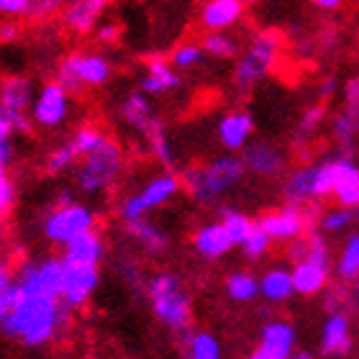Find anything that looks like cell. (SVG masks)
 <instances>
[{
  "label": "cell",
  "instance_id": "6da1fadb",
  "mask_svg": "<svg viewBox=\"0 0 359 359\" xmlns=\"http://www.w3.org/2000/svg\"><path fill=\"white\" fill-rule=\"evenodd\" d=\"M69 313L60 298L44 292H29L15 287L13 303L6 318L0 321V334L29 349H41L65 334L69 326Z\"/></svg>",
  "mask_w": 359,
  "mask_h": 359
},
{
  "label": "cell",
  "instance_id": "7a4b0ae2",
  "mask_svg": "<svg viewBox=\"0 0 359 359\" xmlns=\"http://www.w3.org/2000/svg\"><path fill=\"white\" fill-rule=\"evenodd\" d=\"M244 175H247V170L241 165V157L221 154V157H213L208 162H203V165H190L185 172L180 175V182H182V190L195 203L213 205L224 195L231 193Z\"/></svg>",
  "mask_w": 359,
  "mask_h": 359
},
{
  "label": "cell",
  "instance_id": "3957f363",
  "mask_svg": "<svg viewBox=\"0 0 359 359\" xmlns=\"http://www.w3.org/2000/svg\"><path fill=\"white\" fill-rule=\"evenodd\" d=\"M147 298H149L151 313L167 331L187 337L193 326V300L187 292L185 283L175 272H157L144 285Z\"/></svg>",
  "mask_w": 359,
  "mask_h": 359
},
{
  "label": "cell",
  "instance_id": "277c9868",
  "mask_svg": "<svg viewBox=\"0 0 359 359\" xmlns=\"http://www.w3.org/2000/svg\"><path fill=\"white\" fill-rule=\"evenodd\" d=\"M97 216L88 203L75 201L69 190H62L60 198L41 218V236H44L52 247H67L69 241L83 236L88 231H95Z\"/></svg>",
  "mask_w": 359,
  "mask_h": 359
},
{
  "label": "cell",
  "instance_id": "5b68a950",
  "mask_svg": "<svg viewBox=\"0 0 359 359\" xmlns=\"http://www.w3.org/2000/svg\"><path fill=\"white\" fill-rule=\"evenodd\" d=\"M118 113H121V118L126 121L136 134L144 136V142L149 144L151 154H154L162 165L165 167L175 165L172 142H170V136H167V131H165V123L157 118L154 105H151V100L144 95L142 90H131V93H126L118 105Z\"/></svg>",
  "mask_w": 359,
  "mask_h": 359
},
{
  "label": "cell",
  "instance_id": "8992f818",
  "mask_svg": "<svg viewBox=\"0 0 359 359\" xmlns=\"http://www.w3.org/2000/svg\"><path fill=\"white\" fill-rule=\"evenodd\" d=\"M280 52H283V34L280 31H257L252 41H249L247 52L241 54L236 67H233V88H236V93L247 95L257 83H262L264 77L272 72L277 60H280Z\"/></svg>",
  "mask_w": 359,
  "mask_h": 359
},
{
  "label": "cell",
  "instance_id": "52a82bcc",
  "mask_svg": "<svg viewBox=\"0 0 359 359\" xmlns=\"http://www.w3.org/2000/svg\"><path fill=\"white\" fill-rule=\"evenodd\" d=\"M123 172V149L116 139H105L95 151L85 154L75 167V185L83 195L108 193Z\"/></svg>",
  "mask_w": 359,
  "mask_h": 359
},
{
  "label": "cell",
  "instance_id": "ba28073f",
  "mask_svg": "<svg viewBox=\"0 0 359 359\" xmlns=\"http://www.w3.org/2000/svg\"><path fill=\"white\" fill-rule=\"evenodd\" d=\"M113 65L100 52H72L60 62L57 67V83L72 93H80L85 88H103L111 83Z\"/></svg>",
  "mask_w": 359,
  "mask_h": 359
},
{
  "label": "cell",
  "instance_id": "9c48e42d",
  "mask_svg": "<svg viewBox=\"0 0 359 359\" xmlns=\"http://www.w3.org/2000/svg\"><path fill=\"white\" fill-rule=\"evenodd\" d=\"M331 180H334V157L298 167L283 182L285 201L287 205H300V208L316 201H326L331 198Z\"/></svg>",
  "mask_w": 359,
  "mask_h": 359
},
{
  "label": "cell",
  "instance_id": "30bf717a",
  "mask_svg": "<svg viewBox=\"0 0 359 359\" xmlns=\"http://www.w3.org/2000/svg\"><path fill=\"white\" fill-rule=\"evenodd\" d=\"M180 190H182V182H180V175L175 172H159L157 177L147 180L136 193L126 195L118 205V216L123 224H134V221H142V218L149 216V210L162 208L167 203L177 198Z\"/></svg>",
  "mask_w": 359,
  "mask_h": 359
},
{
  "label": "cell",
  "instance_id": "8fae6325",
  "mask_svg": "<svg viewBox=\"0 0 359 359\" xmlns=\"http://www.w3.org/2000/svg\"><path fill=\"white\" fill-rule=\"evenodd\" d=\"M69 113H72V95L57 80H49L36 90L29 118L31 126L44 128V131H57L69 121Z\"/></svg>",
  "mask_w": 359,
  "mask_h": 359
},
{
  "label": "cell",
  "instance_id": "7c38bea8",
  "mask_svg": "<svg viewBox=\"0 0 359 359\" xmlns=\"http://www.w3.org/2000/svg\"><path fill=\"white\" fill-rule=\"evenodd\" d=\"M62 257H41V259H26L15 269V287L29 292H44L60 298L62 290Z\"/></svg>",
  "mask_w": 359,
  "mask_h": 359
},
{
  "label": "cell",
  "instance_id": "4fadbf2b",
  "mask_svg": "<svg viewBox=\"0 0 359 359\" xmlns=\"http://www.w3.org/2000/svg\"><path fill=\"white\" fill-rule=\"evenodd\" d=\"M308 221H311V213L306 210V205H287L285 203L283 208L267 210L262 213V218L257 221V226L264 231L272 244H290V241L300 239L308 233Z\"/></svg>",
  "mask_w": 359,
  "mask_h": 359
},
{
  "label": "cell",
  "instance_id": "5bb4252c",
  "mask_svg": "<svg viewBox=\"0 0 359 359\" xmlns=\"http://www.w3.org/2000/svg\"><path fill=\"white\" fill-rule=\"evenodd\" d=\"M65 264L62 272V290L60 300L65 303L67 311H77L90 303V298L95 295L97 285H100V267H83V264Z\"/></svg>",
  "mask_w": 359,
  "mask_h": 359
},
{
  "label": "cell",
  "instance_id": "9a60e30c",
  "mask_svg": "<svg viewBox=\"0 0 359 359\" xmlns=\"http://www.w3.org/2000/svg\"><path fill=\"white\" fill-rule=\"evenodd\" d=\"M241 165L244 170L259 177H277L283 175L285 165H287V154L283 147L269 139H252V142L241 149Z\"/></svg>",
  "mask_w": 359,
  "mask_h": 359
},
{
  "label": "cell",
  "instance_id": "2e32d148",
  "mask_svg": "<svg viewBox=\"0 0 359 359\" xmlns=\"http://www.w3.org/2000/svg\"><path fill=\"white\" fill-rule=\"evenodd\" d=\"M257 349L267 354L269 359H290L298 352V331L285 318L262 323L259 337H257Z\"/></svg>",
  "mask_w": 359,
  "mask_h": 359
},
{
  "label": "cell",
  "instance_id": "e0dca14e",
  "mask_svg": "<svg viewBox=\"0 0 359 359\" xmlns=\"http://www.w3.org/2000/svg\"><path fill=\"white\" fill-rule=\"evenodd\" d=\"M105 8H108L105 0H75V3H67L60 11L62 26L69 34H75V36H88L103 23Z\"/></svg>",
  "mask_w": 359,
  "mask_h": 359
},
{
  "label": "cell",
  "instance_id": "ac0fdd59",
  "mask_svg": "<svg viewBox=\"0 0 359 359\" xmlns=\"http://www.w3.org/2000/svg\"><path fill=\"white\" fill-rule=\"evenodd\" d=\"M331 198L337 201V208L346 210H354V205L359 203V165L346 154L334 157Z\"/></svg>",
  "mask_w": 359,
  "mask_h": 359
},
{
  "label": "cell",
  "instance_id": "d6986e66",
  "mask_svg": "<svg viewBox=\"0 0 359 359\" xmlns=\"http://www.w3.org/2000/svg\"><path fill=\"white\" fill-rule=\"evenodd\" d=\"M218 144L226 151H241L255 136V116L249 111H229L216 123Z\"/></svg>",
  "mask_w": 359,
  "mask_h": 359
},
{
  "label": "cell",
  "instance_id": "ffe728a7",
  "mask_svg": "<svg viewBox=\"0 0 359 359\" xmlns=\"http://www.w3.org/2000/svg\"><path fill=\"white\" fill-rule=\"evenodd\" d=\"M290 277H292V292L295 295L313 298L318 292L329 290L331 264H318V262H311V259H303V262H295L290 267Z\"/></svg>",
  "mask_w": 359,
  "mask_h": 359
},
{
  "label": "cell",
  "instance_id": "44dd1931",
  "mask_svg": "<svg viewBox=\"0 0 359 359\" xmlns=\"http://www.w3.org/2000/svg\"><path fill=\"white\" fill-rule=\"evenodd\" d=\"M321 352L326 357H346L352 352V321L346 313H329L321 323Z\"/></svg>",
  "mask_w": 359,
  "mask_h": 359
},
{
  "label": "cell",
  "instance_id": "7402d4cb",
  "mask_svg": "<svg viewBox=\"0 0 359 359\" xmlns=\"http://www.w3.org/2000/svg\"><path fill=\"white\" fill-rule=\"evenodd\" d=\"M180 85H182V77L170 65V60L159 57V54H151L147 60V72H144L142 83H139L144 95H167V93L177 90Z\"/></svg>",
  "mask_w": 359,
  "mask_h": 359
},
{
  "label": "cell",
  "instance_id": "603a6c76",
  "mask_svg": "<svg viewBox=\"0 0 359 359\" xmlns=\"http://www.w3.org/2000/svg\"><path fill=\"white\" fill-rule=\"evenodd\" d=\"M241 15H244L241 0H208L198 11V23L201 29H205V34H216L231 29L233 23L241 21Z\"/></svg>",
  "mask_w": 359,
  "mask_h": 359
},
{
  "label": "cell",
  "instance_id": "cb8c5ba5",
  "mask_svg": "<svg viewBox=\"0 0 359 359\" xmlns=\"http://www.w3.org/2000/svg\"><path fill=\"white\" fill-rule=\"evenodd\" d=\"M193 249L198 257L216 262V259H224L231 252L233 244L229 239V233L224 231V226L218 221H210V224L198 226L193 231Z\"/></svg>",
  "mask_w": 359,
  "mask_h": 359
},
{
  "label": "cell",
  "instance_id": "d4e9b609",
  "mask_svg": "<svg viewBox=\"0 0 359 359\" xmlns=\"http://www.w3.org/2000/svg\"><path fill=\"white\" fill-rule=\"evenodd\" d=\"M105 257V239L103 233L88 231L83 236H77L75 241H69L67 247L62 249V259L67 264H83V267H100Z\"/></svg>",
  "mask_w": 359,
  "mask_h": 359
},
{
  "label": "cell",
  "instance_id": "484cf974",
  "mask_svg": "<svg viewBox=\"0 0 359 359\" xmlns=\"http://www.w3.org/2000/svg\"><path fill=\"white\" fill-rule=\"evenodd\" d=\"M36 88L26 75H6L0 77V105L15 113H29L34 103Z\"/></svg>",
  "mask_w": 359,
  "mask_h": 359
},
{
  "label": "cell",
  "instance_id": "4316f807",
  "mask_svg": "<svg viewBox=\"0 0 359 359\" xmlns=\"http://www.w3.org/2000/svg\"><path fill=\"white\" fill-rule=\"evenodd\" d=\"M295 292H292V277H290V267H283V264H277V267H269L262 272L259 277V298H264L267 303H285V300H290Z\"/></svg>",
  "mask_w": 359,
  "mask_h": 359
},
{
  "label": "cell",
  "instance_id": "83f0119b",
  "mask_svg": "<svg viewBox=\"0 0 359 359\" xmlns=\"http://www.w3.org/2000/svg\"><path fill=\"white\" fill-rule=\"evenodd\" d=\"M123 229H126L128 236L151 257L165 255L167 247H170V236H167L157 224H151L149 218H142V221H134V224H123Z\"/></svg>",
  "mask_w": 359,
  "mask_h": 359
},
{
  "label": "cell",
  "instance_id": "f1b7e54d",
  "mask_svg": "<svg viewBox=\"0 0 359 359\" xmlns=\"http://www.w3.org/2000/svg\"><path fill=\"white\" fill-rule=\"evenodd\" d=\"M185 359H224V346L213 331H190L185 339Z\"/></svg>",
  "mask_w": 359,
  "mask_h": 359
},
{
  "label": "cell",
  "instance_id": "f546056e",
  "mask_svg": "<svg viewBox=\"0 0 359 359\" xmlns=\"http://www.w3.org/2000/svg\"><path fill=\"white\" fill-rule=\"evenodd\" d=\"M226 295L233 303H252L259 298V277L249 269H236L226 277Z\"/></svg>",
  "mask_w": 359,
  "mask_h": 359
},
{
  "label": "cell",
  "instance_id": "4dcf8cb0",
  "mask_svg": "<svg viewBox=\"0 0 359 359\" xmlns=\"http://www.w3.org/2000/svg\"><path fill=\"white\" fill-rule=\"evenodd\" d=\"M337 275L341 283H357L359 280V231L346 233L344 244L339 249Z\"/></svg>",
  "mask_w": 359,
  "mask_h": 359
},
{
  "label": "cell",
  "instance_id": "1f68e13d",
  "mask_svg": "<svg viewBox=\"0 0 359 359\" xmlns=\"http://www.w3.org/2000/svg\"><path fill=\"white\" fill-rule=\"evenodd\" d=\"M331 136L344 149H352L359 139V108H344L331 118Z\"/></svg>",
  "mask_w": 359,
  "mask_h": 359
},
{
  "label": "cell",
  "instance_id": "d6a6232c",
  "mask_svg": "<svg viewBox=\"0 0 359 359\" xmlns=\"http://www.w3.org/2000/svg\"><path fill=\"white\" fill-rule=\"evenodd\" d=\"M218 224L224 226V231L229 233V239H231L233 247H241V244H244V239H247L249 233L255 231L257 221H255V218H249L244 210L224 208V210H221V218H218Z\"/></svg>",
  "mask_w": 359,
  "mask_h": 359
},
{
  "label": "cell",
  "instance_id": "836d02e7",
  "mask_svg": "<svg viewBox=\"0 0 359 359\" xmlns=\"http://www.w3.org/2000/svg\"><path fill=\"white\" fill-rule=\"evenodd\" d=\"M203 54L213 57V60H233L239 54V41L229 34V31H216V34H205L201 41Z\"/></svg>",
  "mask_w": 359,
  "mask_h": 359
},
{
  "label": "cell",
  "instance_id": "e575fe53",
  "mask_svg": "<svg viewBox=\"0 0 359 359\" xmlns=\"http://www.w3.org/2000/svg\"><path fill=\"white\" fill-rule=\"evenodd\" d=\"M105 139H108V134H105V131L97 126V123H83V126L77 128L75 134L69 136L67 142H69V147L75 149L77 159H83L85 154L95 151L97 147L105 142Z\"/></svg>",
  "mask_w": 359,
  "mask_h": 359
},
{
  "label": "cell",
  "instance_id": "d590c367",
  "mask_svg": "<svg viewBox=\"0 0 359 359\" xmlns=\"http://www.w3.org/2000/svg\"><path fill=\"white\" fill-rule=\"evenodd\" d=\"M77 162H80V159H77L75 149L69 147V142H62V144H57L49 154H46L44 170H46V175H62V172L75 170Z\"/></svg>",
  "mask_w": 359,
  "mask_h": 359
},
{
  "label": "cell",
  "instance_id": "8d00e7d4",
  "mask_svg": "<svg viewBox=\"0 0 359 359\" xmlns=\"http://www.w3.org/2000/svg\"><path fill=\"white\" fill-rule=\"evenodd\" d=\"M203 60H205V54H203V46L198 41H180L170 54V65L175 69H193Z\"/></svg>",
  "mask_w": 359,
  "mask_h": 359
},
{
  "label": "cell",
  "instance_id": "74e56055",
  "mask_svg": "<svg viewBox=\"0 0 359 359\" xmlns=\"http://www.w3.org/2000/svg\"><path fill=\"white\" fill-rule=\"evenodd\" d=\"M15 295V269L6 255H0V321L6 318L8 308Z\"/></svg>",
  "mask_w": 359,
  "mask_h": 359
},
{
  "label": "cell",
  "instance_id": "f35d334b",
  "mask_svg": "<svg viewBox=\"0 0 359 359\" xmlns=\"http://www.w3.org/2000/svg\"><path fill=\"white\" fill-rule=\"evenodd\" d=\"M323 118H326V105L323 103H313L311 108H306L298 121V126H295V142H306V139H311V136L321 128Z\"/></svg>",
  "mask_w": 359,
  "mask_h": 359
},
{
  "label": "cell",
  "instance_id": "ab89813d",
  "mask_svg": "<svg viewBox=\"0 0 359 359\" xmlns=\"http://www.w3.org/2000/svg\"><path fill=\"white\" fill-rule=\"evenodd\" d=\"M29 131H31L29 113H15L0 105V136L15 139L18 134H29Z\"/></svg>",
  "mask_w": 359,
  "mask_h": 359
},
{
  "label": "cell",
  "instance_id": "60d3db41",
  "mask_svg": "<svg viewBox=\"0 0 359 359\" xmlns=\"http://www.w3.org/2000/svg\"><path fill=\"white\" fill-rule=\"evenodd\" d=\"M354 221V213L346 208H329L323 210L321 216H318V226H321V233H341V231H349V226Z\"/></svg>",
  "mask_w": 359,
  "mask_h": 359
},
{
  "label": "cell",
  "instance_id": "b9f144b4",
  "mask_svg": "<svg viewBox=\"0 0 359 359\" xmlns=\"http://www.w3.org/2000/svg\"><path fill=\"white\" fill-rule=\"evenodd\" d=\"M306 259L318 264H331V255H329V241L321 231H308L306 236Z\"/></svg>",
  "mask_w": 359,
  "mask_h": 359
},
{
  "label": "cell",
  "instance_id": "7bdbcfd3",
  "mask_svg": "<svg viewBox=\"0 0 359 359\" xmlns=\"http://www.w3.org/2000/svg\"><path fill=\"white\" fill-rule=\"evenodd\" d=\"M269 244H272V241L264 236L262 229L255 226V231L249 233L247 239H244V244H241V252H244V257H247L249 262H259V259L267 255Z\"/></svg>",
  "mask_w": 359,
  "mask_h": 359
},
{
  "label": "cell",
  "instance_id": "ee69618b",
  "mask_svg": "<svg viewBox=\"0 0 359 359\" xmlns=\"http://www.w3.org/2000/svg\"><path fill=\"white\" fill-rule=\"evenodd\" d=\"M15 198H18V187H15L13 177L11 175H0V224L11 216Z\"/></svg>",
  "mask_w": 359,
  "mask_h": 359
},
{
  "label": "cell",
  "instance_id": "f6af8a7d",
  "mask_svg": "<svg viewBox=\"0 0 359 359\" xmlns=\"http://www.w3.org/2000/svg\"><path fill=\"white\" fill-rule=\"evenodd\" d=\"M31 6L34 0H0V18H11V21L29 18Z\"/></svg>",
  "mask_w": 359,
  "mask_h": 359
},
{
  "label": "cell",
  "instance_id": "bcb514c9",
  "mask_svg": "<svg viewBox=\"0 0 359 359\" xmlns=\"http://www.w3.org/2000/svg\"><path fill=\"white\" fill-rule=\"evenodd\" d=\"M116 269H118V275L123 277L131 287H139V285H142V267H139L136 259H131V257H121L118 262H116Z\"/></svg>",
  "mask_w": 359,
  "mask_h": 359
},
{
  "label": "cell",
  "instance_id": "7dc6e473",
  "mask_svg": "<svg viewBox=\"0 0 359 359\" xmlns=\"http://www.w3.org/2000/svg\"><path fill=\"white\" fill-rule=\"evenodd\" d=\"M121 34H123V29H121V23H116V21H103V23H100V26L95 29L97 41H100L103 46L118 44Z\"/></svg>",
  "mask_w": 359,
  "mask_h": 359
},
{
  "label": "cell",
  "instance_id": "c3c4849f",
  "mask_svg": "<svg viewBox=\"0 0 359 359\" xmlns=\"http://www.w3.org/2000/svg\"><path fill=\"white\" fill-rule=\"evenodd\" d=\"M23 36L21 21H11V18H0V44H13Z\"/></svg>",
  "mask_w": 359,
  "mask_h": 359
},
{
  "label": "cell",
  "instance_id": "681fc988",
  "mask_svg": "<svg viewBox=\"0 0 359 359\" xmlns=\"http://www.w3.org/2000/svg\"><path fill=\"white\" fill-rule=\"evenodd\" d=\"M346 292H341L339 287H329V295H323V308L326 313H344Z\"/></svg>",
  "mask_w": 359,
  "mask_h": 359
},
{
  "label": "cell",
  "instance_id": "f907efd6",
  "mask_svg": "<svg viewBox=\"0 0 359 359\" xmlns=\"http://www.w3.org/2000/svg\"><path fill=\"white\" fill-rule=\"evenodd\" d=\"M13 159H15L13 139L0 136V175H8V170H11V165H13Z\"/></svg>",
  "mask_w": 359,
  "mask_h": 359
},
{
  "label": "cell",
  "instance_id": "816d5d0a",
  "mask_svg": "<svg viewBox=\"0 0 359 359\" xmlns=\"http://www.w3.org/2000/svg\"><path fill=\"white\" fill-rule=\"evenodd\" d=\"M60 8L62 6L57 3V0H34L29 18H49V15H54Z\"/></svg>",
  "mask_w": 359,
  "mask_h": 359
},
{
  "label": "cell",
  "instance_id": "f5cc1de1",
  "mask_svg": "<svg viewBox=\"0 0 359 359\" xmlns=\"http://www.w3.org/2000/svg\"><path fill=\"white\" fill-rule=\"evenodd\" d=\"M344 103L346 108H359V77H349L344 83Z\"/></svg>",
  "mask_w": 359,
  "mask_h": 359
},
{
  "label": "cell",
  "instance_id": "db71d44e",
  "mask_svg": "<svg viewBox=\"0 0 359 359\" xmlns=\"http://www.w3.org/2000/svg\"><path fill=\"white\" fill-rule=\"evenodd\" d=\"M339 83H337V77H326V80H321V85H318V95H321V103L323 100H329L334 93H337Z\"/></svg>",
  "mask_w": 359,
  "mask_h": 359
},
{
  "label": "cell",
  "instance_id": "11a10c76",
  "mask_svg": "<svg viewBox=\"0 0 359 359\" xmlns=\"http://www.w3.org/2000/svg\"><path fill=\"white\" fill-rule=\"evenodd\" d=\"M313 6L321 11H337V8H341V0H313Z\"/></svg>",
  "mask_w": 359,
  "mask_h": 359
},
{
  "label": "cell",
  "instance_id": "9f6ffc18",
  "mask_svg": "<svg viewBox=\"0 0 359 359\" xmlns=\"http://www.w3.org/2000/svg\"><path fill=\"white\" fill-rule=\"evenodd\" d=\"M244 359H269V357H267V354H262V352H259V349L255 346V349H252V352H249Z\"/></svg>",
  "mask_w": 359,
  "mask_h": 359
},
{
  "label": "cell",
  "instance_id": "6f0895ef",
  "mask_svg": "<svg viewBox=\"0 0 359 359\" xmlns=\"http://www.w3.org/2000/svg\"><path fill=\"white\" fill-rule=\"evenodd\" d=\"M290 359H316V357H313V354H311V352H295Z\"/></svg>",
  "mask_w": 359,
  "mask_h": 359
},
{
  "label": "cell",
  "instance_id": "680465c9",
  "mask_svg": "<svg viewBox=\"0 0 359 359\" xmlns=\"http://www.w3.org/2000/svg\"><path fill=\"white\" fill-rule=\"evenodd\" d=\"M354 300H357V303H359V280H357V283H354Z\"/></svg>",
  "mask_w": 359,
  "mask_h": 359
},
{
  "label": "cell",
  "instance_id": "91938a15",
  "mask_svg": "<svg viewBox=\"0 0 359 359\" xmlns=\"http://www.w3.org/2000/svg\"><path fill=\"white\" fill-rule=\"evenodd\" d=\"M352 213H354V218H357V221H359V203H357V205H354V210H352Z\"/></svg>",
  "mask_w": 359,
  "mask_h": 359
}]
</instances>
